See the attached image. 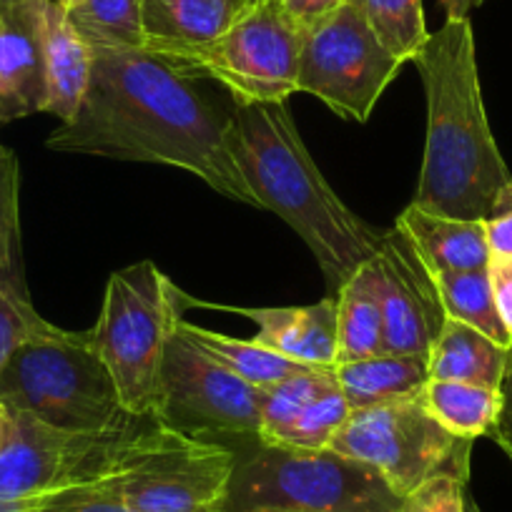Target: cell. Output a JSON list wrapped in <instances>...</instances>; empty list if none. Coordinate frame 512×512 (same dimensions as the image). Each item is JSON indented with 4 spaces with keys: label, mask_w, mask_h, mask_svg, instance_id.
<instances>
[{
    "label": "cell",
    "mask_w": 512,
    "mask_h": 512,
    "mask_svg": "<svg viewBox=\"0 0 512 512\" xmlns=\"http://www.w3.org/2000/svg\"><path fill=\"white\" fill-rule=\"evenodd\" d=\"M91 53V83L81 108L48 136V149L176 166L226 199L259 209L231 159L229 118L214 111L194 78L146 48H91Z\"/></svg>",
    "instance_id": "obj_1"
},
{
    "label": "cell",
    "mask_w": 512,
    "mask_h": 512,
    "mask_svg": "<svg viewBox=\"0 0 512 512\" xmlns=\"http://www.w3.org/2000/svg\"><path fill=\"white\" fill-rule=\"evenodd\" d=\"M427 93V144L412 204L430 214L487 221L512 186L482 103L470 18L445 21L417 53Z\"/></svg>",
    "instance_id": "obj_2"
},
{
    "label": "cell",
    "mask_w": 512,
    "mask_h": 512,
    "mask_svg": "<svg viewBox=\"0 0 512 512\" xmlns=\"http://www.w3.org/2000/svg\"><path fill=\"white\" fill-rule=\"evenodd\" d=\"M229 151L259 209L282 216L309 246L334 294L377 254L384 231L354 214L304 146L287 103H246L229 116Z\"/></svg>",
    "instance_id": "obj_3"
},
{
    "label": "cell",
    "mask_w": 512,
    "mask_h": 512,
    "mask_svg": "<svg viewBox=\"0 0 512 512\" xmlns=\"http://www.w3.org/2000/svg\"><path fill=\"white\" fill-rule=\"evenodd\" d=\"M374 467L334 450L256 445L236 452L224 512H402Z\"/></svg>",
    "instance_id": "obj_4"
},
{
    "label": "cell",
    "mask_w": 512,
    "mask_h": 512,
    "mask_svg": "<svg viewBox=\"0 0 512 512\" xmlns=\"http://www.w3.org/2000/svg\"><path fill=\"white\" fill-rule=\"evenodd\" d=\"M0 405L68 432L106 430L126 415L91 332H66L51 322L0 372Z\"/></svg>",
    "instance_id": "obj_5"
},
{
    "label": "cell",
    "mask_w": 512,
    "mask_h": 512,
    "mask_svg": "<svg viewBox=\"0 0 512 512\" xmlns=\"http://www.w3.org/2000/svg\"><path fill=\"white\" fill-rule=\"evenodd\" d=\"M191 307L154 262H139L108 279L91 342L131 415H156L166 344Z\"/></svg>",
    "instance_id": "obj_6"
},
{
    "label": "cell",
    "mask_w": 512,
    "mask_h": 512,
    "mask_svg": "<svg viewBox=\"0 0 512 512\" xmlns=\"http://www.w3.org/2000/svg\"><path fill=\"white\" fill-rule=\"evenodd\" d=\"M159 425L156 415H126L98 432H68L26 412H11L0 445V500H33L116 475Z\"/></svg>",
    "instance_id": "obj_7"
},
{
    "label": "cell",
    "mask_w": 512,
    "mask_h": 512,
    "mask_svg": "<svg viewBox=\"0 0 512 512\" xmlns=\"http://www.w3.org/2000/svg\"><path fill=\"white\" fill-rule=\"evenodd\" d=\"M329 450L374 467L407 497L440 475L470 477L472 440L447 432L420 395L349 412Z\"/></svg>",
    "instance_id": "obj_8"
},
{
    "label": "cell",
    "mask_w": 512,
    "mask_h": 512,
    "mask_svg": "<svg viewBox=\"0 0 512 512\" xmlns=\"http://www.w3.org/2000/svg\"><path fill=\"white\" fill-rule=\"evenodd\" d=\"M156 417L191 440L239 452L262 442V390L214 362L176 327L161 364Z\"/></svg>",
    "instance_id": "obj_9"
},
{
    "label": "cell",
    "mask_w": 512,
    "mask_h": 512,
    "mask_svg": "<svg viewBox=\"0 0 512 512\" xmlns=\"http://www.w3.org/2000/svg\"><path fill=\"white\" fill-rule=\"evenodd\" d=\"M304 33L277 0L256 3L224 36L206 46L161 56L189 78H211L229 88L236 106L287 103L297 93Z\"/></svg>",
    "instance_id": "obj_10"
},
{
    "label": "cell",
    "mask_w": 512,
    "mask_h": 512,
    "mask_svg": "<svg viewBox=\"0 0 512 512\" xmlns=\"http://www.w3.org/2000/svg\"><path fill=\"white\" fill-rule=\"evenodd\" d=\"M236 452L216 442L191 440L164 422L101 490L136 512H224Z\"/></svg>",
    "instance_id": "obj_11"
},
{
    "label": "cell",
    "mask_w": 512,
    "mask_h": 512,
    "mask_svg": "<svg viewBox=\"0 0 512 512\" xmlns=\"http://www.w3.org/2000/svg\"><path fill=\"white\" fill-rule=\"evenodd\" d=\"M397 61L367 26L354 3L304 33L297 93L327 103L344 121L364 123L400 73Z\"/></svg>",
    "instance_id": "obj_12"
},
{
    "label": "cell",
    "mask_w": 512,
    "mask_h": 512,
    "mask_svg": "<svg viewBox=\"0 0 512 512\" xmlns=\"http://www.w3.org/2000/svg\"><path fill=\"white\" fill-rule=\"evenodd\" d=\"M384 312V354L430 357L447 314L435 277L402 231H384L372 256Z\"/></svg>",
    "instance_id": "obj_13"
},
{
    "label": "cell",
    "mask_w": 512,
    "mask_h": 512,
    "mask_svg": "<svg viewBox=\"0 0 512 512\" xmlns=\"http://www.w3.org/2000/svg\"><path fill=\"white\" fill-rule=\"evenodd\" d=\"M334 369H307L262 390V445L327 450L349 417Z\"/></svg>",
    "instance_id": "obj_14"
},
{
    "label": "cell",
    "mask_w": 512,
    "mask_h": 512,
    "mask_svg": "<svg viewBox=\"0 0 512 512\" xmlns=\"http://www.w3.org/2000/svg\"><path fill=\"white\" fill-rule=\"evenodd\" d=\"M48 86L36 0L0 11V123L46 113Z\"/></svg>",
    "instance_id": "obj_15"
},
{
    "label": "cell",
    "mask_w": 512,
    "mask_h": 512,
    "mask_svg": "<svg viewBox=\"0 0 512 512\" xmlns=\"http://www.w3.org/2000/svg\"><path fill=\"white\" fill-rule=\"evenodd\" d=\"M224 309L249 317L256 324V334L251 339L262 347L304 367H337V297H327L309 307Z\"/></svg>",
    "instance_id": "obj_16"
},
{
    "label": "cell",
    "mask_w": 512,
    "mask_h": 512,
    "mask_svg": "<svg viewBox=\"0 0 512 512\" xmlns=\"http://www.w3.org/2000/svg\"><path fill=\"white\" fill-rule=\"evenodd\" d=\"M36 18L46 61V113L68 123L81 108L91 83V46L73 28L68 13L56 0H36Z\"/></svg>",
    "instance_id": "obj_17"
},
{
    "label": "cell",
    "mask_w": 512,
    "mask_h": 512,
    "mask_svg": "<svg viewBox=\"0 0 512 512\" xmlns=\"http://www.w3.org/2000/svg\"><path fill=\"white\" fill-rule=\"evenodd\" d=\"M254 6L256 0H144V48L169 56L206 46Z\"/></svg>",
    "instance_id": "obj_18"
},
{
    "label": "cell",
    "mask_w": 512,
    "mask_h": 512,
    "mask_svg": "<svg viewBox=\"0 0 512 512\" xmlns=\"http://www.w3.org/2000/svg\"><path fill=\"white\" fill-rule=\"evenodd\" d=\"M395 229L415 246L430 274L472 272L490 267V241L485 221L455 219V216L430 214L410 204L395 221Z\"/></svg>",
    "instance_id": "obj_19"
},
{
    "label": "cell",
    "mask_w": 512,
    "mask_h": 512,
    "mask_svg": "<svg viewBox=\"0 0 512 512\" xmlns=\"http://www.w3.org/2000/svg\"><path fill=\"white\" fill-rule=\"evenodd\" d=\"M334 377L347 397L349 410H364L420 395L430 382V367L427 357L420 354H377L337 364Z\"/></svg>",
    "instance_id": "obj_20"
},
{
    "label": "cell",
    "mask_w": 512,
    "mask_h": 512,
    "mask_svg": "<svg viewBox=\"0 0 512 512\" xmlns=\"http://www.w3.org/2000/svg\"><path fill=\"white\" fill-rule=\"evenodd\" d=\"M337 297V364L384 354V312L372 259L364 262Z\"/></svg>",
    "instance_id": "obj_21"
},
{
    "label": "cell",
    "mask_w": 512,
    "mask_h": 512,
    "mask_svg": "<svg viewBox=\"0 0 512 512\" xmlns=\"http://www.w3.org/2000/svg\"><path fill=\"white\" fill-rule=\"evenodd\" d=\"M505 364V347L450 317L442 324L430 357H427L430 379L477 384V387H490V390L500 387Z\"/></svg>",
    "instance_id": "obj_22"
},
{
    "label": "cell",
    "mask_w": 512,
    "mask_h": 512,
    "mask_svg": "<svg viewBox=\"0 0 512 512\" xmlns=\"http://www.w3.org/2000/svg\"><path fill=\"white\" fill-rule=\"evenodd\" d=\"M179 329L186 339H191L196 347L204 349L214 362H219L221 367H226L229 372H234L236 377L254 384V387H259V390L272 387V384L282 382V379L292 377V374L314 369V367H304V364L299 362H292V359L262 347V344L254 342V339L226 337V334L211 332V329L189 324L186 319H181Z\"/></svg>",
    "instance_id": "obj_23"
},
{
    "label": "cell",
    "mask_w": 512,
    "mask_h": 512,
    "mask_svg": "<svg viewBox=\"0 0 512 512\" xmlns=\"http://www.w3.org/2000/svg\"><path fill=\"white\" fill-rule=\"evenodd\" d=\"M422 400L430 415L462 440L490 435L500 410V392L465 382L430 379L422 390Z\"/></svg>",
    "instance_id": "obj_24"
},
{
    "label": "cell",
    "mask_w": 512,
    "mask_h": 512,
    "mask_svg": "<svg viewBox=\"0 0 512 512\" xmlns=\"http://www.w3.org/2000/svg\"><path fill=\"white\" fill-rule=\"evenodd\" d=\"M435 284L447 317L477 329L500 347H512L510 337L500 322V314H497L490 269L435 274Z\"/></svg>",
    "instance_id": "obj_25"
},
{
    "label": "cell",
    "mask_w": 512,
    "mask_h": 512,
    "mask_svg": "<svg viewBox=\"0 0 512 512\" xmlns=\"http://www.w3.org/2000/svg\"><path fill=\"white\" fill-rule=\"evenodd\" d=\"M66 13L91 48H144V0H83Z\"/></svg>",
    "instance_id": "obj_26"
},
{
    "label": "cell",
    "mask_w": 512,
    "mask_h": 512,
    "mask_svg": "<svg viewBox=\"0 0 512 512\" xmlns=\"http://www.w3.org/2000/svg\"><path fill=\"white\" fill-rule=\"evenodd\" d=\"M359 8L367 26L397 61H415L425 48L430 31L422 0H349Z\"/></svg>",
    "instance_id": "obj_27"
},
{
    "label": "cell",
    "mask_w": 512,
    "mask_h": 512,
    "mask_svg": "<svg viewBox=\"0 0 512 512\" xmlns=\"http://www.w3.org/2000/svg\"><path fill=\"white\" fill-rule=\"evenodd\" d=\"M18 191H21L18 159L0 141V282L21 297H28L26 277H23Z\"/></svg>",
    "instance_id": "obj_28"
},
{
    "label": "cell",
    "mask_w": 512,
    "mask_h": 512,
    "mask_svg": "<svg viewBox=\"0 0 512 512\" xmlns=\"http://www.w3.org/2000/svg\"><path fill=\"white\" fill-rule=\"evenodd\" d=\"M46 324V319L31 304V297H21L0 282V372L6 369L16 349Z\"/></svg>",
    "instance_id": "obj_29"
},
{
    "label": "cell",
    "mask_w": 512,
    "mask_h": 512,
    "mask_svg": "<svg viewBox=\"0 0 512 512\" xmlns=\"http://www.w3.org/2000/svg\"><path fill=\"white\" fill-rule=\"evenodd\" d=\"M465 487L460 477L440 475L407 495L402 512H465Z\"/></svg>",
    "instance_id": "obj_30"
},
{
    "label": "cell",
    "mask_w": 512,
    "mask_h": 512,
    "mask_svg": "<svg viewBox=\"0 0 512 512\" xmlns=\"http://www.w3.org/2000/svg\"><path fill=\"white\" fill-rule=\"evenodd\" d=\"M38 512H136L126 502L118 500L111 492L101 490L98 485L71 487V490L56 492L43 497Z\"/></svg>",
    "instance_id": "obj_31"
},
{
    "label": "cell",
    "mask_w": 512,
    "mask_h": 512,
    "mask_svg": "<svg viewBox=\"0 0 512 512\" xmlns=\"http://www.w3.org/2000/svg\"><path fill=\"white\" fill-rule=\"evenodd\" d=\"M500 392V410H497L495 425L490 430V440L500 447L512 462V347L507 349V364L502 372V382L497 387Z\"/></svg>",
    "instance_id": "obj_32"
},
{
    "label": "cell",
    "mask_w": 512,
    "mask_h": 512,
    "mask_svg": "<svg viewBox=\"0 0 512 512\" xmlns=\"http://www.w3.org/2000/svg\"><path fill=\"white\" fill-rule=\"evenodd\" d=\"M347 3L349 0H279L282 11L302 33L312 31L314 26L327 21L329 16H334Z\"/></svg>",
    "instance_id": "obj_33"
},
{
    "label": "cell",
    "mask_w": 512,
    "mask_h": 512,
    "mask_svg": "<svg viewBox=\"0 0 512 512\" xmlns=\"http://www.w3.org/2000/svg\"><path fill=\"white\" fill-rule=\"evenodd\" d=\"M485 229L487 241H490V254L497 259H512V186L500 199L495 214L485 221Z\"/></svg>",
    "instance_id": "obj_34"
},
{
    "label": "cell",
    "mask_w": 512,
    "mask_h": 512,
    "mask_svg": "<svg viewBox=\"0 0 512 512\" xmlns=\"http://www.w3.org/2000/svg\"><path fill=\"white\" fill-rule=\"evenodd\" d=\"M490 279H492V292H495L497 314L505 327L507 337L512 342V259H490Z\"/></svg>",
    "instance_id": "obj_35"
},
{
    "label": "cell",
    "mask_w": 512,
    "mask_h": 512,
    "mask_svg": "<svg viewBox=\"0 0 512 512\" xmlns=\"http://www.w3.org/2000/svg\"><path fill=\"white\" fill-rule=\"evenodd\" d=\"M482 0H440V6L445 8L447 21H460V18H470L472 8L480 6Z\"/></svg>",
    "instance_id": "obj_36"
},
{
    "label": "cell",
    "mask_w": 512,
    "mask_h": 512,
    "mask_svg": "<svg viewBox=\"0 0 512 512\" xmlns=\"http://www.w3.org/2000/svg\"><path fill=\"white\" fill-rule=\"evenodd\" d=\"M43 497L33 500H0V512H38L41 510Z\"/></svg>",
    "instance_id": "obj_37"
},
{
    "label": "cell",
    "mask_w": 512,
    "mask_h": 512,
    "mask_svg": "<svg viewBox=\"0 0 512 512\" xmlns=\"http://www.w3.org/2000/svg\"><path fill=\"white\" fill-rule=\"evenodd\" d=\"M8 427H11V412H8L6 407L0 405V445H3V442H6Z\"/></svg>",
    "instance_id": "obj_38"
},
{
    "label": "cell",
    "mask_w": 512,
    "mask_h": 512,
    "mask_svg": "<svg viewBox=\"0 0 512 512\" xmlns=\"http://www.w3.org/2000/svg\"><path fill=\"white\" fill-rule=\"evenodd\" d=\"M56 3L63 8V11H73L76 6H81L83 0H56Z\"/></svg>",
    "instance_id": "obj_39"
},
{
    "label": "cell",
    "mask_w": 512,
    "mask_h": 512,
    "mask_svg": "<svg viewBox=\"0 0 512 512\" xmlns=\"http://www.w3.org/2000/svg\"><path fill=\"white\" fill-rule=\"evenodd\" d=\"M21 3H28V0H0V11H8L13 6H21Z\"/></svg>",
    "instance_id": "obj_40"
},
{
    "label": "cell",
    "mask_w": 512,
    "mask_h": 512,
    "mask_svg": "<svg viewBox=\"0 0 512 512\" xmlns=\"http://www.w3.org/2000/svg\"><path fill=\"white\" fill-rule=\"evenodd\" d=\"M465 512H482V510H480V505H477V502L472 500L470 495L465 497Z\"/></svg>",
    "instance_id": "obj_41"
},
{
    "label": "cell",
    "mask_w": 512,
    "mask_h": 512,
    "mask_svg": "<svg viewBox=\"0 0 512 512\" xmlns=\"http://www.w3.org/2000/svg\"><path fill=\"white\" fill-rule=\"evenodd\" d=\"M256 3H267V0H256ZM277 3H279V0H277Z\"/></svg>",
    "instance_id": "obj_42"
}]
</instances>
